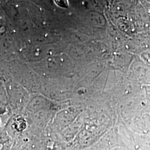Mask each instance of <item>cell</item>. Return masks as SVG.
<instances>
[{
    "label": "cell",
    "instance_id": "obj_1",
    "mask_svg": "<svg viewBox=\"0 0 150 150\" xmlns=\"http://www.w3.org/2000/svg\"><path fill=\"white\" fill-rule=\"evenodd\" d=\"M9 141L8 137L5 134H0V144H5Z\"/></svg>",
    "mask_w": 150,
    "mask_h": 150
}]
</instances>
